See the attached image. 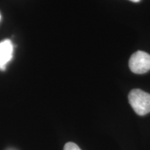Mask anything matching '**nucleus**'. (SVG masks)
Masks as SVG:
<instances>
[{"instance_id":"f257e3e1","label":"nucleus","mask_w":150,"mask_h":150,"mask_svg":"<svg viewBox=\"0 0 150 150\" xmlns=\"http://www.w3.org/2000/svg\"><path fill=\"white\" fill-rule=\"evenodd\" d=\"M129 102L138 115L150 112V94L140 89H134L129 94Z\"/></svg>"},{"instance_id":"f03ea898","label":"nucleus","mask_w":150,"mask_h":150,"mask_svg":"<svg viewBox=\"0 0 150 150\" xmlns=\"http://www.w3.org/2000/svg\"><path fill=\"white\" fill-rule=\"evenodd\" d=\"M129 66L135 74H145L150 70V55L142 51L135 52L129 59Z\"/></svg>"},{"instance_id":"39448f33","label":"nucleus","mask_w":150,"mask_h":150,"mask_svg":"<svg viewBox=\"0 0 150 150\" xmlns=\"http://www.w3.org/2000/svg\"><path fill=\"white\" fill-rule=\"evenodd\" d=\"M130 1H133V2L137 3V2H139V1H140V0H130Z\"/></svg>"},{"instance_id":"423d86ee","label":"nucleus","mask_w":150,"mask_h":150,"mask_svg":"<svg viewBox=\"0 0 150 150\" xmlns=\"http://www.w3.org/2000/svg\"><path fill=\"white\" fill-rule=\"evenodd\" d=\"M0 20H1V14H0Z\"/></svg>"},{"instance_id":"7ed1b4c3","label":"nucleus","mask_w":150,"mask_h":150,"mask_svg":"<svg viewBox=\"0 0 150 150\" xmlns=\"http://www.w3.org/2000/svg\"><path fill=\"white\" fill-rule=\"evenodd\" d=\"M13 46L8 39L0 42V70H4L6 65L12 59Z\"/></svg>"},{"instance_id":"20e7f679","label":"nucleus","mask_w":150,"mask_h":150,"mask_svg":"<svg viewBox=\"0 0 150 150\" xmlns=\"http://www.w3.org/2000/svg\"><path fill=\"white\" fill-rule=\"evenodd\" d=\"M63 150H81V149H80L79 147L76 144L74 143V142H70L65 144Z\"/></svg>"}]
</instances>
